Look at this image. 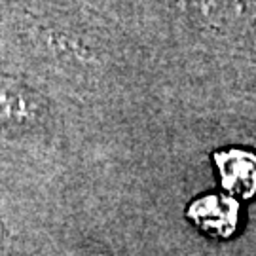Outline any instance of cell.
Here are the masks:
<instances>
[{"label":"cell","mask_w":256,"mask_h":256,"mask_svg":"<svg viewBox=\"0 0 256 256\" xmlns=\"http://www.w3.org/2000/svg\"><path fill=\"white\" fill-rule=\"evenodd\" d=\"M220 184L234 198L250 200L256 196V154L243 148L214 152Z\"/></svg>","instance_id":"cell-1"},{"label":"cell","mask_w":256,"mask_h":256,"mask_svg":"<svg viewBox=\"0 0 256 256\" xmlns=\"http://www.w3.org/2000/svg\"><path fill=\"white\" fill-rule=\"evenodd\" d=\"M44 102L34 92L10 78H0V122L28 124L44 112Z\"/></svg>","instance_id":"cell-3"},{"label":"cell","mask_w":256,"mask_h":256,"mask_svg":"<svg viewBox=\"0 0 256 256\" xmlns=\"http://www.w3.org/2000/svg\"><path fill=\"white\" fill-rule=\"evenodd\" d=\"M4 238H6V228H4V222H2V218H0V243L4 241Z\"/></svg>","instance_id":"cell-4"},{"label":"cell","mask_w":256,"mask_h":256,"mask_svg":"<svg viewBox=\"0 0 256 256\" xmlns=\"http://www.w3.org/2000/svg\"><path fill=\"white\" fill-rule=\"evenodd\" d=\"M238 202L228 196H203L188 207V218L216 238H230L238 228Z\"/></svg>","instance_id":"cell-2"}]
</instances>
